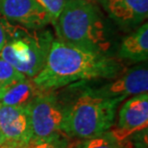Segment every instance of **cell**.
I'll return each mask as SVG.
<instances>
[{
	"label": "cell",
	"mask_w": 148,
	"mask_h": 148,
	"mask_svg": "<svg viewBox=\"0 0 148 148\" xmlns=\"http://www.w3.org/2000/svg\"><path fill=\"white\" fill-rule=\"evenodd\" d=\"M123 72L118 60L91 50L53 40L41 70L32 78L41 92L53 91L72 83L114 79Z\"/></svg>",
	"instance_id": "obj_1"
},
{
	"label": "cell",
	"mask_w": 148,
	"mask_h": 148,
	"mask_svg": "<svg viewBox=\"0 0 148 148\" xmlns=\"http://www.w3.org/2000/svg\"><path fill=\"white\" fill-rule=\"evenodd\" d=\"M80 83L82 90L76 98L64 104V117L61 131L69 137L87 140L107 132L114 125L118 105L126 97L106 98Z\"/></svg>",
	"instance_id": "obj_2"
},
{
	"label": "cell",
	"mask_w": 148,
	"mask_h": 148,
	"mask_svg": "<svg viewBox=\"0 0 148 148\" xmlns=\"http://www.w3.org/2000/svg\"><path fill=\"white\" fill-rule=\"evenodd\" d=\"M52 24L63 42L100 53H106L110 47L101 14L92 2L66 0Z\"/></svg>",
	"instance_id": "obj_3"
},
{
	"label": "cell",
	"mask_w": 148,
	"mask_h": 148,
	"mask_svg": "<svg viewBox=\"0 0 148 148\" xmlns=\"http://www.w3.org/2000/svg\"><path fill=\"white\" fill-rule=\"evenodd\" d=\"M52 41V36L48 31L34 30L32 33L17 31L3 46L0 58L32 79L43 67Z\"/></svg>",
	"instance_id": "obj_4"
},
{
	"label": "cell",
	"mask_w": 148,
	"mask_h": 148,
	"mask_svg": "<svg viewBox=\"0 0 148 148\" xmlns=\"http://www.w3.org/2000/svg\"><path fill=\"white\" fill-rule=\"evenodd\" d=\"M32 140H44L61 132L64 117V104L52 93L41 92L27 106Z\"/></svg>",
	"instance_id": "obj_5"
},
{
	"label": "cell",
	"mask_w": 148,
	"mask_h": 148,
	"mask_svg": "<svg viewBox=\"0 0 148 148\" xmlns=\"http://www.w3.org/2000/svg\"><path fill=\"white\" fill-rule=\"evenodd\" d=\"M147 126L148 94L145 92L133 96L121 106L116 125L109 132L122 147L130 137L147 130Z\"/></svg>",
	"instance_id": "obj_6"
},
{
	"label": "cell",
	"mask_w": 148,
	"mask_h": 148,
	"mask_svg": "<svg viewBox=\"0 0 148 148\" xmlns=\"http://www.w3.org/2000/svg\"><path fill=\"white\" fill-rule=\"evenodd\" d=\"M0 14L31 30H40L52 23L49 14L37 0H0Z\"/></svg>",
	"instance_id": "obj_7"
},
{
	"label": "cell",
	"mask_w": 148,
	"mask_h": 148,
	"mask_svg": "<svg viewBox=\"0 0 148 148\" xmlns=\"http://www.w3.org/2000/svg\"><path fill=\"white\" fill-rule=\"evenodd\" d=\"M93 93L106 98L128 97L145 93L148 90V69L146 66H135L125 72L114 81L103 85L101 87H90Z\"/></svg>",
	"instance_id": "obj_8"
},
{
	"label": "cell",
	"mask_w": 148,
	"mask_h": 148,
	"mask_svg": "<svg viewBox=\"0 0 148 148\" xmlns=\"http://www.w3.org/2000/svg\"><path fill=\"white\" fill-rule=\"evenodd\" d=\"M0 131L6 143L28 144L32 129L27 107L6 105L0 102Z\"/></svg>",
	"instance_id": "obj_9"
},
{
	"label": "cell",
	"mask_w": 148,
	"mask_h": 148,
	"mask_svg": "<svg viewBox=\"0 0 148 148\" xmlns=\"http://www.w3.org/2000/svg\"><path fill=\"white\" fill-rule=\"evenodd\" d=\"M99 2L120 27L134 28L147 18L148 0H99Z\"/></svg>",
	"instance_id": "obj_10"
},
{
	"label": "cell",
	"mask_w": 148,
	"mask_h": 148,
	"mask_svg": "<svg viewBox=\"0 0 148 148\" xmlns=\"http://www.w3.org/2000/svg\"><path fill=\"white\" fill-rule=\"evenodd\" d=\"M118 56L133 62L146 61L148 58V24L140 25L121 42Z\"/></svg>",
	"instance_id": "obj_11"
},
{
	"label": "cell",
	"mask_w": 148,
	"mask_h": 148,
	"mask_svg": "<svg viewBox=\"0 0 148 148\" xmlns=\"http://www.w3.org/2000/svg\"><path fill=\"white\" fill-rule=\"evenodd\" d=\"M41 91L31 78L14 83L0 90V102L16 107H27Z\"/></svg>",
	"instance_id": "obj_12"
},
{
	"label": "cell",
	"mask_w": 148,
	"mask_h": 148,
	"mask_svg": "<svg viewBox=\"0 0 148 148\" xmlns=\"http://www.w3.org/2000/svg\"><path fill=\"white\" fill-rule=\"evenodd\" d=\"M24 74L19 72L14 67L0 58V90L14 83L25 80Z\"/></svg>",
	"instance_id": "obj_13"
},
{
	"label": "cell",
	"mask_w": 148,
	"mask_h": 148,
	"mask_svg": "<svg viewBox=\"0 0 148 148\" xmlns=\"http://www.w3.org/2000/svg\"><path fill=\"white\" fill-rule=\"evenodd\" d=\"M27 145L29 148H72L67 136L62 131L44 140H31Z\"/></svg>",
	"instance_id": "obj_14"
},
{
	"label": "cell",
	"mask_w": 148,
	"mask_h": 148,
	"mask_svg": "<svg viewBox=\"0 0 148 148\" xmlns=\"http://www.w3.org/2000/svg\"><path fill=\"white\" fill-rule=\"evenodd\" d=\"M78 148H122L110 132H105L96 137L87 138L78 145Z\"/></svg>",
	"instance_id": "obj_15"
},
{
	"label": "cell",
	"mask_w": 148,
	"mask_h": 148,
	"mask_svg": "<svg viewBox=\"0 0 148 148\" xmlns=\"http://www.w3.org/2000/svg\"><path fill=\"white\" fill-rule=\"evenodd\" d=\"M37 1L47 12L53 22L60 16L66 0H37Z\"/></svg>",
	"instance_id": "obj_16"
},
{
	"label": "cell",
	"mask_w": 148,
	"mask_h": 148,
	"mask_svg": "<svg viewBox=\"0 0 148 148\" xmlns=\"http://www.w3.org/2000/svg\"><path fill=\"white\" fill-rule=\"evenodd\" d=\"M7 42V35H6L5 28L1 22H0V51Z\"/></svg>",
	"instance_id": "obj_17"
},
{
	"label": "cell",
	"mask_w": 148,
	"mask_h": 148,
	"mask_svg": "<svg viewBox=\"0 0 148 148\" xmlns=\"http://www.w3.org/2000/svg\"><path fill=\"white\" fill-rule=\"evenodd\" d=\"M0 148H29L27 144H21V143H9L6 146L0 145Z\"/></svg>",
	"instance_id": "obj_18"
},
{
	"label": "cell",
	"mask_w": 148,
	"mask_h": 148,
	"mask_svg": "<svg viewBox=\"0 0 148 148\" xmlns=\"http://www.w3.org/2000/svg\"><path fill=\"white\" fill-rule=\"evenodd\" d=\"M5 143H6V138L4 137V135L2 134V132L0 131V145H3Z\"/></svg>",
	"instance_id": "obj_19"
},
{
	"label": "cell",
	"mask_w": 148,
	"mask_h": 148,
	"mask_svg": "<svg viewBox=\"0 0 148 148\" xmlns=\"http://www.w3.org/2000/svg\"><path fill=\"white\" fill-rule=\"evenodd\" d=\"M130 148H147V145H144V144H140V145H135V146L130 147Z\"/></svg>",
	"instance_id": "obj_20"
},
{
	"label": "cell",
	"mask_w": 148,
	"mask_h": 148,
	"mask_svg": "<svg viewBox=\"0 0 148 148\" xmlns=\"http://www.w3.org/2000/svg\"><path fill=\"white\" fill-rule=\"evenodd\" d=\"M86 1H88V2H93V1H95V0H86Z\"/></svg>",
	"instance_id": "obj_21"
}]
</instances>
